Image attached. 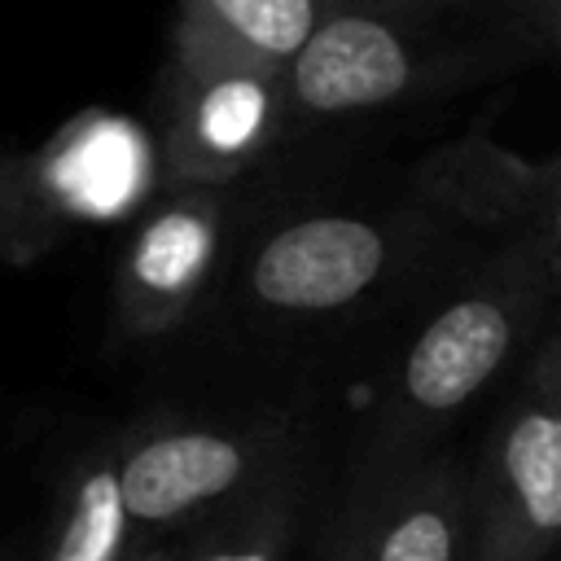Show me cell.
<instances>
[{
    "mask_svg": "<svg viewBox=\"0 0 561 561\" xmlns=\"http://www.w3.org/2000/svg\"><path fill=\"white\" fill-rule=\"evenodd\" d=\"M557 193V162L465 136L425 153L412 193L381 210H316L272 228L245 267V294L272 316H346L460 237L504 232Z\"/></svg>",
    "mask_w": 561,
    "mask_h": 561,
    "instance_id": "1",
    "label": "cell"
},
{
    "mask_svg": "<svg viewBox=\"0 0 561 561\" xmlns=\"http://www.w3.org/2000/svg\"><path fill=\"white\" fill-rule=\"evenodd\" d=\"M561 44V0H337L285 66L289 118L500 83Z\"/></svg>",
    "mask_w": 561,
    "mask_h": 561,
    "instance_id": "2",
    "label": "cell"
},
{
    "mask_svg": "<svg viewBox=\"0 0 561 561\" xmlns=\"http://www.w3.org/2000/svg\"><path fill=\"white\" fill-rule=\"evenodd\" d=\"M561 294V193L491 237L486 254L403 346L364 434L368 447H421L443 438L548 324Z\"/></svg>",
    "mask_w": 561,
    "mask_h": 561,
    "instance_id": "3",
    "label": "cell"
},
{
    "mask_svg": "<svg viewBox=\"0 0 561 561\" xmlns=\"http://www.w3.org/2000/svg\"><path fill=\"white\" fill-rule=\"evenodd\" d=\"M465 561H548L561 535V333L548 324L465 469Z\"/></svg>",
    "mask_w": 561,
    "mask_h": 561,
    "instance_id": "4",
    "label": "cell"
},
{
    "mask_svg": "<svg viewBox=\"0 0 561 561\" xmlns=\"http://www.w3.org/2000/svg\"><path fill=\"white\" fill-rule=\"evenodd\" d=\"M118 434V486L140 535L184 530L307 460L289 416H149Z\"/></svg>",
    "mask_w": 561,
    "mask_h": 561,
    "instance_id": "5",
    "label": "cell"
},
{
    "mask_svg": "<svg viewBox=\"0 0 561 561\" xmlns=\"http://www.w3.org/2000/svg\"><path fill=\"white\" fill-rule=\"evenodd\" d=\"M149 136L110 110L66 118L39 149L0 153V259H31L75 224H101L145 202Z\"/></svg>",
    "mask_w": 561,
    "mask_h": 561,
    "instance_id": "6",
    "label": "cell"
},
{
    "mask_svg": "<svg viewBox=\"0 0 561 561\" xmlns=\"http://www.w3.org/2000/svg\"><path fill=\"white\" fill-rule=\"evenodd\" d=\"M469 460L443 438L421 447H359L324 526L320 561H465Z\"/></svg>",
    "mask_w": 561,
    "mask_h": 561,
    "instance_id": "7",
    "label": "cell"
},
{
    "mask_svg": "<svg viewBox=\"0 0 561 561\" xmlns=\"http://www.w3.org/2000/svg\"><path fill=\"white\" fill-rule=\"evenodd\" d=\"M228 184H171L131 228L114 276V324L136 337L175 333L219 263Z\"/></svg>",
    "mask_w": 561,
    "mask_h": 561,
    "instance_id": "8",
    "label": "cell"
},
{
    "mask_svg": "<svg viewBox=\"0 0 561 561\" xmlns=\"http://www.w3.org/2000/svg\"><path fill=\"white\" fill-rule=\"evenodd\" d=\"M280 75H171L158 158L171 184H232L280 140Z\"/></svg>",
    "mask_w": 561,
    "mask_h": 561,
    "instance_id": "9",
    "label": "cell"
},
{
    "mask_svg": "<svg viewBox=\"0 0 561 561\" xmlns=\"http://www.w3.org/2000/svg\"><path fill=\"white\" fill-rule=\"evenodd\" d=\"M337 0H175L171 75H285Z\"/></svg>",
    "mask_w": 561,
    "mask_h": 561,
    "instance_id": "10",
    "label": "cell"
},
{
    "mask_svg": "<svg viewBox=\"0 0 561 561\" xmlns=\"http://www.w3.org/2000/svg\"><path fill=\"white\" fill-rule=\"evenodd\" d=\"M140 539L118 486V434H101L61 478L35 561H123Z\"/></svg>",
    "mask_w": 561,
    "mask_h": 561,
    "instance_id": "11",
    "label": "cell"
},
{
    "mask_svg": "<svg viewBox=\"0 0 561 561\" xmlns=\"http://www.w3.org/2000/svg\"><path fill=\"white\" fill-rule=\"evenodd\" d=\"M307 508V460L289 465L259 491L210 513L188 539L184 561H289Z\"/></svg>",
    "mask_w": 561,
    "mask_h": 561,
    "instance_id": "12",
    "label": "cell"
},
{
    "mask_svg": "<svg viewBox=\"0 0 561 561\" xmlns=\"http://www.w3.org/2000/svg\"><path fill=\"white\" fill-rule=\"evenodd\" d=\"M188 539L193 535H140L136 543H131V552L123 557V561H184L188 557Z\"/></svg>",
    "mask_w": 561,
    "mask_h": 561,
    "instance_id": "13",
    "label": "cell"
},
{
    "mask_svg": "<svg viewBox=\"0 0 561 561\" xmlns=\"http://www.w3.org/2000/svg\"><path fill=\"white\" fill-rule=\"evenodd\" d=\"M0 561H22V557H18V552H4V557H0Z\"/></svg>",
    "mask_w": 561,
    "mask_h": 561,
    "instance_id": "14",
    "label": "cell"
}]
</instances>
